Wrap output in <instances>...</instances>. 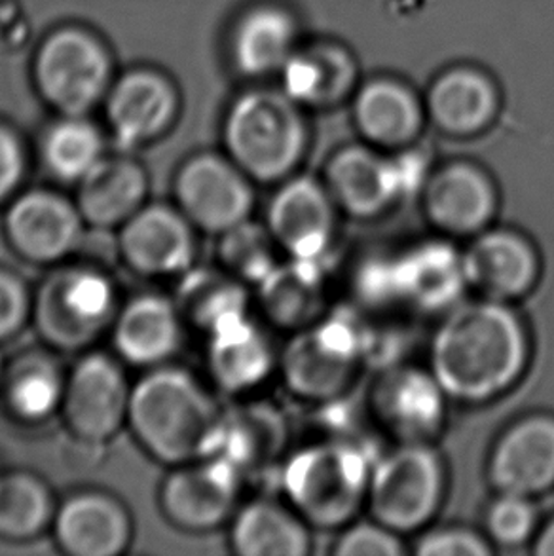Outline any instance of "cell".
<instances>
[{"instance_id":"cell-28","label":"cell","mask_w":554,"mask_h":556,"mask_svg":"<svg viewBox=\"0 0 554 556\" xmlns=\"http://www.w3.org/2000/svg\"><path fill=\"white\" fill-rule=\"evenodd\" d=\"M230 545L240 556H306L312 538L291 505L253 500L230 520Z\"/></svg>"},{"instance_id":"cell-16","label":"cell","mask_w":554,"mask_h":556,"mask_svg":"<svg viewBox=\"0 0 554 556\" xmlns=\"http://www.w3.org/2000/svg\"><path fill=\"white\" fill-rule=\"evenodd\" d=\"M467 286L479 296L515 302L541 278V256L530 238L511 228H487L464 251Z\"/></svg>"},{"instance_id":"cell-34","label":"cell","mask_w":554,"mask_h":556,"mask_svg":"<svg viewBox=\"0 0 554 556\" xmlns=\"http://www.w3.org/2000/svg\"><path fill=\"white\" fill-rule=\"evenodd\" d=\"M292 22L276 8H259L241 20L234 35V60L248 75L284 67L291 58Z\"/></svg>"},{"instance_id":"cell-37","label":"cell","mask_w":554,"mask_h":556,"mask_svg":"<svg viewBox=\"0 0 554 556\" xmlns=\"http://www.w3.org/2000/svg\"><path fill=\"white\" fill-rule=\"evenodd\" d=\"M277 251L266 223L261 225L251 218L218 236L221 268L245 286H259L276 268Z\"/></svg>"},{"instance_id":"cell-39","label":"cell","mask_w":554,"mask_h":556,"mask_svg":"<svg viewBox=\"0 0 554 556\" xmlns=\"http://www.w3.org/2000/svg\"><path fill=\"white\" fill-rule=\"evenodd\" d=\"M33 302L27 281L0 266V346L14 340L33 321Z\"/></svg>"},{"instance_id":"cell-20","label":"cell","mask_w":554,"mask_h":556,"mask_svg":"<svg viewBox=\"0 0 554 556\" xmlns=\"http://www.w3.org/2000/svg\"><path fill=\"white\" fill-rule=\"evenodd\" d=\"M136 525L118 497L83 490L58 505L52 534L71 556H121L134 542Z\"/></svg>"},{"instance_id":"cell-35","label":"cell","mask_w":554,"mask_h":556,"mask_svg":"<svg viewBox=\"0 0 554 556\" xmlns=\"http://www.w3.org/2000/svg\"><path fill=\"white\" fill-rule=\"evenodd\" d=\"M103 156L101 134L83 116H67L46 131L42 160L58 181L78 185Z\"/></svg>"},{"instance_id":"cell-15","label":"cell","mask_w":554,"mask_h":556,"mask_svg":"<svg viewBox=\"0 0 554 556\" xmlns=\"http://www.w3.org/2000/svg\"><path fill=\"white\" fill-rule=\"evenodd\" d=\"M449 395L431 370L391 365L376 380L373 413L398 443H433L446 421Z\"/></svg>"},{"instance_id":"cell-36","label":"cell","mask_w":554,"mask_h":556,"mask_svg":"<svg viewBox=\"0 0 554 556\" xmlns=\"http://www.w3.org/2000/svg\"><path fill=\"white\" fill-rule=\"evenodd\" d=\"M353 68L344 52L322 48L285 61V91L292 101L325 103L348 90Z\"/></svg>"},{"instance_id":"cell-38","label":"cell","mask_w":554,"mask_h":556,"mask_svg":"<svg viewBox=\"0 0 554 556\" xmlns=\"http://www.w3.org/2000/svg\"><path fill=\"white\" fill-rule=\"evenodd\" d=\"M533 497L498 492L484 515L487 538L502 547L525 545L538 530V511Z\"/></svg>"},{"instance_id":"cell-12","label":"cell","mask_w":554,"mask_h":556,"mask_svg":"<svg viewBox=\"0 0 554 556\" xmlns=\"http://www.w3.org/2000/svg\"><path fill=\"white\" fill-rule=\"evenodd\" d=\"M196 226L175 203H147L118 230V251L142 278H180L194 268Z\"/></svg>"},{"instance_id":"cell-13","label":"cell","mask_w":554,"mask_h":556,"mask_svg":"<svg viewBox=\"0 0 554 556\" xmlns=\"http://www.w3.org/2000/svg\"><path fill=\"white\" fill-rule=\"evenodd\" d=\"M338 211L325 182L291 175L272 195L266 226L285 255L325 261L337 233Z\"/></svg>"},{"instance_id":"cell-44","label":"cell","mask_w":554,"mask_h":556,"mask_svg":"<svg viewBox=\"0 0 554 556\" xmlns=\"http://www.w3.org/2000/svg\"><path fill=\"white\" fill-rule=\"evenodd\" d=\"M8 362L4 359V354L0 350V391H2V383H4V376H7Z\"/></svg>"},{"instance_id":"cell-33","label":"cell","mask_w":554,"mask_h":556,"mask_svg":"<svg viewBox=\"0 0 554 556\" xmlns=\"http://www.w3.org/2000/svg\"><path fill=\"white\" fill-rule=\"evenodd\" d=\"M355 118L363 136L382 147L411 143L421 121L413 96L393 83L370 84L361 91Z\"/></svg>"},{"instance_id":"cell-2","label":"cell","mask_w":554,"mask_h":556,"mask_svg":"<svg viewBox=\"0 0 554 556\" xmlns=\"http://www.w3.org/2000/svg\"><path fill=\"white\" fill-rule=\"evenodd\" d=\"M225 408L190 370L162 365L134 383L128 428L142 451L175 467L213 454Z\"/></svg>"},{"instance_id":"cell-26","label":"cell","mask_w":554,"mask_h":556,"mask_svg":"<svg viewBox=\"0 0 554 556\" xmlns=\"http://www.w3.org/2000/svg\"><path fill=\"white\" fill-rule=\"evenodd\" d=\"M279 365L263 327L245 316L207 334V370L218 390L243 395L263 386Z\"/></svg>"},{"instance_id":"cell-30","label":"cell","mask_w":554,"mask_h":556,"mask_svg":"<svg viewBox=\"0 0 554 556\" xmlns=\"http://www.w3.org/2000/svg\"><path fill=\"white\" fill-rule=\"evenodd\" d=\"M187 324L205 337L236 319L249 316V296L245 283L218 268H190L180 276L175 296Z\"/></svg>"},{"instance_id":"cell-31","label":"cell","mask_w":554,"mask_h":556,"mask_svg":"<svg viewBox=\"0 0 554 556\" xmlns=\"http://www.w3.org/2000/svg\"><path fill=\"white\" fill-rule=\"evenodd\" d=\"M58 502L50 484L33 471H0V540L29 543L52 530Z\"/></svg>"},{"instance_id":"cell-24","label":"cell","mask_w":554,"mask_h":556,"mask_svg":"<svg viewBox=\"0 0 554 556\" xmlns=\"http://www.w3.org/2000/svg\"><path fill=\"white\" fill-rule=\"evenodd\" d=\"M287 439V421L281 410L272 403L249 401L225 408L211 456L226 459L248 477L274 466L284 456Z\"/></svg>"},{"instance_id":"cell-11","label":"cell","mask_w":554,"mask_h":556,"mask_svg":"<svg viewBox=\"0 0 554 556\" xmlns=\"http://www.w3.org/2000/svg\"><path fill=\"white\" fill-rule=\"evenodd\" d=\"M243 475L218 456L172 467L160 489V507L173 527L185 532H211L240 509Z\"/></svg>"},{"instance_id":"cell-41","label":"cell","mask_w":554,"mask_h":556,"mask_svg":"<svg viewBox=\"0 0 554 556\" xmlns=\"http://www.w3.org/2000/svg\"><path fill=\"white\" fill-rule=\"evenodd\" d=\"M490 540L465 527H442L429 530L416 543L419 556H488Z\"/></svg>"},{"instance_id":"cell-6","label":"cell","mask_w":554,"mask_h":556,"mask_svg":"<svg viewBox=\"0 0 554 556\" xmlns=\"http://www.w3.org/2000/svg\"><path fill=\"white\" fill-rule=\"evenodd\" d=\"M228 156L256 182H281L299 166L306 131L287 93L251 91L226 118Z\"/></svg>"},{"instance_id":"cell-10","label":"cell","mask_w":554,"mask_h":556,"mask_svg":"<svg viewBox=\"0 0 554 556\" xmlns=\"http://www.w3.org/2000/svg\"><path fill=\"white\" fill-rule=\"evenodd\" d=\"M86 220L75 200L50 188L22 190L7 205L4 236L15 255L38 266H58L83 243Z\"/></svg>"},{"instance_id":"cell-32","label":"cell","mask_w":554,"mask_h":556,"mask_svg":"<svg viewBox=\"0 0 554 556\" xmlns=\"http://www.w3.org/2000/svg\"><path fill=\"white\" fill-rule=\"evenodd\" d=\"M429 105L435 122L444 131L469 136L494 116L495 93L487 78L475 71L456 68L435 84Z\"/></svg>"},{"instance_id":"cell-27","label":"cell","mask_w":554,"mask_h":556,"mask_svg":"<svg viewBox=\"0 0 554 556\" xmlns=\"http://www.w3.org/2000/svg\"><path fill=\"white\" fill-rule=\"evenodd\" d=\"M116 144L129 151L162 136L175 116V93L164 78L137 71L124 76L106 106Z\"/></svg>"},{"instance_id":"cell-8","label":"cell","mask_w":554,"mask_h":556,"mask_svg":"<svg viewBox=\"0 0 554 556\" xmlns=\"http://www.w3.org/2000/svg\"><path fill=\"white\" fill-rule=\"evenodd\" d=\"M134 383L122 359L103 352H84L67 372L61 406L71 435L90 446L111 443L128 428Z\"/></svg>"},{"instance_id":"cell-3","label":"cell","mask_w":554,"mask_h":556,"mask_svg":"<svg viewBox=\"0 0 554 556\" xmlns=\"http://www.w3.org/2000/svg\"><path fill=\"white\" fill-rule=\"evenodd\" d=\"M375 462L360 444L344 439L302 446L281 466L285 500L307 527H348L367 504Z\"/></svg>"},{"instance_id":"cell-23","label":"cell","mask_w":554,"mask_h":556,"mask_svg":"<svg viewBox=\"0 0 554 556\" xmlns=\"http://www.w3.org/2000/svg\"><path fill=\"white\" fill-rule=\"evenodd\" d=\"M329 281L325 261L291 258L279 261L276 268L256 286L259 306L277 329L297 332L327 316Z\"/></svg>"},{"instance_id":"cell-7","label":"cell","mask_w":554,"mask_h":556,"mask_svg":"<svg viewBox=\"0 0 554 556\" xmlns=\"http://www.w3.org/2000/svg\"><path fill=\"white\" fill-rule=\"evenodd\" d=\"M446 490L444 464L433 443H399L376 459L368 484L373 519L398 534L427 527Z\"/></svg>"},{"instance_id":"cell-4","label":"cell","mask_w":554,"mask_h":556,"mask_svg":"<svg viewBox=\"0 0 554 556\" xmlns=\"http://www.w3.org/2000/svg\"><path fill=\"white\" fill-rule=\"evenodd\" d=\"M121 306L106 271L88 264H58L35 293L33 324L46 346L83 354L113 329Z\"/></svg>"},{"instance_id":"cell-42","label":"cell","mask_w":554,"mask_h":556,"mask_svg":"<svg viewBox=\"0 0 554 556\" xmlns=\"http://www.w3.org/2000/svg\"><path fill=\"white\" fill-rule=\"evenodd\" d=\"M27 172L23 144L14 131L0 126V207L8 205L22 192Z\"/></svg>"},{"instance_id":"cell-22","label":"cell","mask_w":554,"mask_h":556,"mask_svg":"<svg viewBox=\"0 0 554 556\" xmlns=\"http://www.w3.org/2000/svg\"><path fill=\"white\" fill-rule=\"evenodd\" d=\"M338 210L353 218L383 215L403 198L395 160L365 147H348L330 160L325 172Z\"/></svg>"},{"instance_id":"cell-18","label":"cell","mask_w":554,"mask_h":556,"mask_svg":"<svg viewBox=\"0 0 554 556\" xmlns=\"http://www.w3.org/2000/svg\"><path fill=\"white\" fill-rule=\"evenodd\" d=\"M495 492L536 497L554 486V414L533 413L498 437L488 458Z\"/></svg>"},{"instance_id":"cell-5","label":"cell","mask_w":554,"mask_h":556,"mask_svg":"<svg viewBox=\"0 0 554 556\" xmlns=\"http://www.w3.org/2000/svg\"><path fill=\"white\" fill-rule=\"evenodd\" d=\"M367 362L368 325L357 314H327L292 332L277 367L294 397L329 405L352 388Z\"/></svg>"},{"instance_id":"cell-43","label":"cell","mask_w":554,"mask_h":556,"mask_svg":"<svg viewBox=\"0 0 554 556\" xmlns=\"http://www.w3.org/2000/svg\"><path fill=\"white\" fill-rule=\"evenodd\" d=\"M533 553L540 556H554V515L538 530L533 540Z\"/></svg>"},{"instance_id":"cell-40","label":"cell","mask_w":554,"mask_h":556,"mask_svg":"<svg viewBox=\"0 0 554 556\" xmlns=\"http://www.w3.org/2000/svg\"><path fill=\"white\" fill-rule=\"evenodd\" d=\"M403 553L401 534L375 519L348 525L335 545L337 556H401Z\"/></svg>"},{"instance_id":"cell-9","label":"cell","mask_w":554,"mask_h":556,"mask_svg":"<svg viewBox=\"0 0 554 556\" xmlns=\"http://www.w3.org/2000/svg\"><path fill=\"white\" fill-rule=\"evenodd\" d=\"M175 205L198 232L221 236L251 218L253 179L230 156L198 154L187 160L173 181Z\"/></svg>"},{"instance_id":"cell-21","label":"cell","mask_w":554,"mask_h":556,"mask_svg":"<svg viewBox=\"0 0 554 556\" xmlns=\"http://www.w3.org/2000/svg\"><path fill=\"white\" fill-rule=\"evenodd\" d=\"M185 317L175 299L147 293L122 304L114 319L113 344L122 362L154 369L173 359L185 337Z\"/></svg>"},{"instance_id":"cell-1","label":"cell","mask_w":554,"mask_h":556,"mask_svg":"<svg viewBox=\"0 0 554 556\" xmlns=\"http://www.w3.org/2000/svg\"><path fill=\"white\" fill-rule=\"evenodd\" d=\"M530 334L509 302L479 296L459 302L435 331L429 370L452 401L479 405L525 376Z\"/></svg>"},{"instance_id":"cell-14","label":"cell","mask_w":554,"mask_h":556,"mask_svg":"<svg viewBox=\"0 0 554 556\" xmlns=\"http://www.w3.org/2000/svg\"><path fill=\"white\" fill-rule=\"evenodd\" d=\"M109 60L101 46L80 30H61L38 53L37 80L45 98L67 116H83L101 98Z\"/></svg>"},{"instance_id":"cell-19","label":"cell","mask_w":554,"mask_h":556,"mask_svg":"<svg viewBox=\"0 0 554 556\" xmlns=\"http://www.w3.org/2000/svg\"><path fill=\"white\" fill-rule=\"evenodd\" d=\"M427 220L450 238H473L487 230L498 213L492 177L469 162H454L429 175L421 190Z\"/></svg>"},{"instance_id":"cell-17","label":"cell","mask_w":554,"mask_h":556,"mask_svg":"<svg viewBox=\"0 0 554 556\" xmlns=\"http://www.w3.org/2000/svg\"><path fill=\"white\" fill-rule=\"evenodd\" d=\"M391 268L399 306L418 314H446L469 289L464 251L442 238L418 241L391 256Z\"/></svg>"},{"instance_id":"cell-29","label":"cell","mask_w":554,"mask_h":556,"mask_svg":"<svg viewBox=\"0 0 554 556\" xmlns=\"http://www.w3.org/2000/svg\"><path fill=\"white\" fill-rule=\"evenodd\" d=\"M67 372L46 352H25L8 363L0 395L8 413L23 424H42L61 413Z\"/></svg>"},{"instance_id":"cell-25","label":"cell","mask_w":554,"mask_h":556,"mask_svg":"<svg viewBox=\"0 0 554 556\" xmlns=\"http://www.w3.org/2000/svg\"><path fill=\"white\" fill-rule=\"evenodd\" d=\"M147 169L128 156H103L78 182L75 202L86 225L98 230H121L149 203Z\"/></svg>"}]
</instances>
